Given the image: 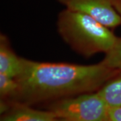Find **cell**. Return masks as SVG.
I'll list each match as a JSON object with an SVG mask.
<instances>
[{"mask_svg": "<svg viewBox=\"0 0 121 121\" xmlns=\"http://www.w3.org/2000/svg\"><path fill=\"white\" fill-rule=\"evenodd\" d=\"M59 34L75 51L84 56L108 52L117 38L110 28L83 13L65 9L58 15Z\"/></svg>", "mask_w": 121, "mask_h": 121, "instance_id": "cell-2", "label": "cell"}, {"mask_svg": "<svg viewBox=\"0 0 121 121\" xmlns=\"http://www.w3.org/2000/svg\"><path fill=\"white\" fill-rule=\"evenodd\" d=\"M19 85L16 79L0 73V95L1 99H16L18 94Z\"/></svg>", "mask_w": 121, "mask_h": 121, "instance_id": "cell-8", "label": "cell"}, {"mask_svg": "<svg viewBox=\"0 0 121 121\" xmlns=\"http://www.w3.org/2000/svg\"><path fill=\"white\" fill-rule=\"evenodd\" d=\"M108 110L98 91L59 99L49 109L56 118L70 121H107Z\"/></svg>", "mask_w": 121, "mask_h": 121, "instance_id": "cell-3", "label": "cell"}, {"mask_svg": "<svg viewBox=\"0 0 121 121\" xmlns=\"http://www.w3.org/2000/svg\"><path fill=\"white\" fill-rule=\"evenodd\" d=\"M119 73L102 63L77 65L22 58L21 71L16 78L19 85L16 99L29 104L92 92Z\"/></svg>", "mask_w": 121, "mask_h": 121, "instance_id": "cell-1", "label": "cell"}, {"mask_svg": "<svg viewBox=\"0 0 121 121\" xmlns=\"http://www.w3.org/2000/svg\"><path fill=\"white\" fill-rule=\"evenodd\" d=\"M100 63L110 69L121 72V38H118L114 46L105 54Z\"/></svg>", "mask_w": 121, "mask_h": 121, "instance_id": "cell-9", "label": "cell"}, {"mask_svg": "<svg viewBox=\"0 0 121 121\" xmlns=\"http://www.w3.org/2000/svg\"><path fill=\"white\" fill-rule=\"evenodd\" d=\"M98 93L109 108L121 107V72L107 81Z\"/></svg>", "mask_w": 121, "mask_h": 121, "instance_id": "cell-7", "label": "cell"}, {"mask_svg": "<svg viewBox=\"0 0 121 121\" xmlns=\"http://www.w3.org/2000/svg\"><path fill=\"white\" fill-rule=\"evenodd\" d=\"M22 69V58L17 56L4 35L0 37V73L16 78Z\"/></svg>", "mask_w": 121, "mask_h": 121, "instance_id": "cell-6", "label": "cell"}, {"mask_svg": "<svg viewBox=\"0 0 121 121\" xmlns=\"http://www.w3.org/2000/svg\"><path fill=\"white\" fill-rule=\"evenodd\" d=\"M110 121V120H108V121Z\"/></svg>", "mask_w": 121, "mask_h": 121, "instance_id": "cell-13", "label": "cell"}, {"mask_svg": "<svg viewBox=\"0 0 121 121\" xmlns=\"http://www.w3.org/2000/svg\"><path fill=\"white\" fill-rule=\"evenodd\" d=\"M65 9L93 17L110 28L121 25V16L112 0H58Z\"/></svg>", "mask_w": 121, "mask_h": 121, "instance_id": "cell-4", "label": "cell"}, {"mask_svg": "<svg viewBox=\"0 0 121 121\" xmlns=\"http://www.w3.org/2000/svg\"><path fill=\"white\" fill-rule=\"evenodd\" d=\"M108 120L110 121H121V107L109 108Z\"/></svg>", "mask_w": 121, "mask_h": 121, "instance_id": "cell-10", "label": "cell"}, {"mask_svg": "<svg viewBox=\"0 0 121 121\" xmlns=\"http://www.w3.org/2000/svg\"><path fill=\"white\" fill-rule=\"evenodd\" d=\"M113 5L121 16V0H112Z\"/></svg>", "mask_w": 121, "mask_h": 121, "instance_id": "cell-11", "label": "cell"}, {"mask_svg": "<svg viewBox=\"0 0 121 121\" xmlns=\"http://www.w3.org/2000/svg\"><path fill=\"white\" fill-rule=\"evenodd\" d=\"M55 121H68V120H65V119H63V118H56Z\"/></svg>", "mask_w": 121, "mask_h": 121, "instance_id": "cell-12", "label": "cell"}, {"mask_svg": "<svg viewBox=\"0 0 121 121\" xmlns=\"http://www.w3.org/2000/svg\"><path fill=\"white\" fill-rule=\"evenodd\" d=\"M55 118L50 110H35L25 104H18L3 114L0 121H55Z\"/></svg>", "mask_w": 121, "mask_h": 121, "instance_id": "cell-5", "label": "cell"}]
</instances>
